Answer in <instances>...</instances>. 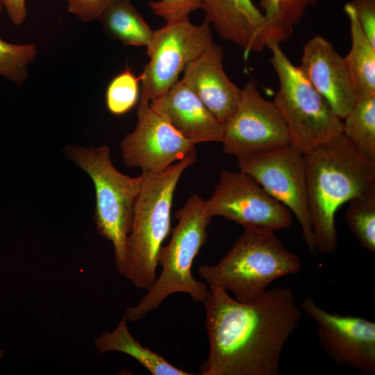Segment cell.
Masks as SVG:
<instances>
[{"label": "cell", "mask_w": 375, "mask_h": 375, "mask_svg": "<svg viewBox=\"0 0 375 375\" xmlns=\"http://www.w3.org/2000/svg\"><path fill=\"white\" fill-rule=\"evenodd\" d=\"M196 159L194 151L162 172H142L124 274L137 288L148 290L157 278L159 253L171 231L174 192L182 174Z\"/></svg>", "instance_id": "cell-3"}, {"label": "cell", "mask_w": 375, "mask_h": 375, "mask_svg": "<svg viewBox=\"0 0 375 375\" xmlns=\"http://www.w3.org/2000/svg\"><path fill=\"white\" fill-rule=\"evenodd\" d=\"M124 314L116 328L102 333L94 341L99 353L119 351L127 354L152 375H192L171 364L161 355L148 347H143L130 333Z\"/></svg>", "instance_id": "cell-19"}, {"label": "cell", "mask_w": 375, "mask_h": 375, "mask_svg": "<svg viewBox=\"0 0 375 375\" xmlns=\"http://www.w3.org/2000/svg\"><path fill=\"white\" fill-rule=\"evenodd\" d=\"M206 20L221 38L244 51V58L273 42L282 40L251 0H200Z\"/></svg>", "instance_id": "cell-14"}, {"label": "cell", "mask_w": 375, "mask_h": 375, "mask_svg": "<svg viewBox=\"0 0 375 375\" xmlns=\"http://www.w3.org/2000/svg\"><path fill=\"white\" fill-rule=\"evenodd\" d=\"M203 302L209 353L201 375H278L283 347L303 310L288 287L268 289L259 299L242 302L209 286Z\"/></svg>", "instance_id": "cell-1"}, {"label": "cell", "mask_w": 375, "mask_h": 375, "mask_svg": "<svg viewBox=\"0 0 375 375\" xmlns=\"http://www.w3.org/2000/svg\"><path fill=\"white\" fill-rule=\"evenodd\" d=\"M344 119L342 134L362 155L375 162V95L357 99Z\"/></svg>", "instance_id": "cell-21"}, {"label": "cell", "mask_w": 375, "mask_h": 375, "mask_svg": "<svg viewBox=\"0 0 375 375\" xmlns=\"http://www.w3.org/2000/svg\"><path fill=\"white\" fill-rule=\"evenodd\" d=\"M349 3L367 38L375 46V0H351Z\"/></svg>", "instance_id": "cell-28"}, {"label": "cell", "mask_w": 375, "mask_h": 375, "mask_svg": "<svg viewBox=\"0 0 375 375\" xmlns=\"http://www.w3.org/2000/svg\"><path fill=\"white\" fill-rule=\"evenodd\" d=\"M237 158L240 171L251 175L294 215L306 244L311 253H317L308 205L303 154L289 144Z\"/></svg>", "instance_id": "cell-9"}, {"label": "cell", "mask_w": 375, "mask_h": 375, "mask_svg": "<svg viewBox=\"0 0 375 375\" xmlns=\"http://www.w3.org/2000/svg\"><path fill=\"white\" fill-rule=\"evenodd\" d=\"M310 220L317 253L338 246L335 215L353 197L375 187V162L342 134L303 154Z\"/></svg>", "instance_id": "cell-2"}, {"label": "cell", "mask_w": 375, "mask_h": 375, "mask_svg": "<svg viewBox=\"0 0 375 375\" xmlns=\"http://www.w3.org/2000/svg\"><path fill=\"white\" fill-rule=\"evenodd\" d=\"M344 10L349 21L351 45L343 58L357 99L375 95V46L365 33L353 6L348 3Z\"/></svg>", "instance_id": "cell-18"}, {"label": "cell", "mask_w": 375, "mask_h": 375, "mask_svg": "<svg viewBox=\"0 0 375 375\" xmlns=\"http://www.w3.org/2000/svg\"><path fill=\"white\" fill-rule=\"evenodd\" d=\"M137 124L119 147L124 163L144 172H160L195 151V144L180 134L149 102L140 99Z\"/></svg>", "instance_id": "cell-13"}, {"label": "cell", "mask_w": 375, "mask_h": 375, "mask_svg": "<svg viewBox=\"0 0 375 375\" xmlns=\"http://www.w3.org/2000/svg\"><path fill=\"white\" fill-rule=\"evenodd\" d=\"M212 43L207 20L195 25L186 18L154 31L147 46L149 61L140 74V99L150 102L167 92L186 66Z\"/></svg>", "instance_id": "cell-8"}, {"label": "cell", "mask_w": 375, "mask_h": 375, "mask_svg": "<svg viewBox=\"0 0 375 375\" xmlns=\"http://www.w3.org/2000/svg\"><path fill=\"white\" fill-rule=\"evenodd\" d=\"M65 156L85 171L95 192L94 218L98 233L110 241L117 271L124 276L127 260L128 237L134 207L143 176L131 177L113 165L106 145L83 147L67 144Z\"/></svg>", "instance_id": "cell-6"}, {"label": "cell", "mask_w": 375, "mask_h": 375, "mask_svg": "<svg viewBox=\"0 0 375 375\" xmlns=\"http://www.w3.org/2000/svg\"><path fill=\"white\" fill-rule=\"evenodd\" d=\"M99 20L108 37L127 46L147 47L154 31L129 0H116Z\"/></svg>", "instance_id": "cell-20"}, {"label": "cell", "mask_w": 375, "mask_h": 375, "mask_svg": "<svg viewBox=\"0 0 375 375\" xmlns=\"http://www.w3.org/2000/svg\"><path fill=\"white\" fill-rule=\"evenodd\" d=\"M207 214L233 221L244 228L276 231L288 228L292 213L271 196L251 175L223 170L211 195L205 201Z\"/></svg>", "instance_id": "cell-10"}, {"label": "cell", "mask_w": 375, "mask_h": 375, "mask_svg": "<svg viewBox=\"0 0 375 375\" xmlns=\"http://www.w3.org/2000/svg\"><path fill=\"white\" fill-rule=\"evenodd\" d=\"M344 214L345 222L360 244L375 252V187L351 199Z\"/></svg>", "instance_id": "cell-22"}, {"label": "cell", "mask_w": 375, "mask_h": 375, "mask_svg": "<svg viewBox=\"0 0 375 375\" xmlns=\"http://www.w3.org/2000/svg\"><path fill=\"white\" fill-rule=\"evenodd\" d=\"M300 306L317 325L320 347L338 365L365 375L375 372V323L360 316L332 313L306 298Z\"/></svg>", "instance_id": "cell-12"}, {"label": "cell", "mask_w": 375, "mask_h": 375, "mask_svg": "<svg viewBox=\"0 0 375 375\" xmlns=\"http://www.w3.org/2000/svg\"><path fill=\"white\" fill-rule=\"evenodd\" d=\"M8 16L15 25L22 24L27 15L26 0H0Z\"/></svg>", "instance_id": "cell-29"}, {"label": "cell", "mask_w": 375, "mask_h": 375, "mask_svg": "<svg viewBox=\"0 0 375 375\" xmlns=\"http://www.w3.org/2000/svg\"><path fill=\"white\" fill-rule=\"evenodd\" d=\"M267 47L272 53L271 64L279 79L273 103L286 124L290 144L305 154L342 135L341 119L299 66L291 62L280 42L273 41Z\"/></svg>", "instance_id": "cell-7"}, {"label": "cell", "mask_w": 375, "mask_h": 375, "mask_svg": "<svg viewBox=\"0 0 375 375\" xmlns=\"http://www.w3.org/2000/svg\"><path fill=\"white\" fill-rule=\"evenodd\" d=\"M3 356V351L0 350V359Z\"/></svg>", "instance_id": "cell-31"}, {"label": "cell", "mask_w": 375, "mask_h": 375, "mask_svg": "<svg viewBox=\"0 0 375 375\" xmlns=\"http://www.w3.org/2000/svg\"><path fill=\"white\" fill-rule=\"evenodd\" d=\"M321 0H260L262 12L282 40L288 38L308 6Z\"/></svg>", "instance_id": "cell-23"}, {"label": "cell", "mask_w": 375, "mask_h": 375, "mask_svg": "<svg viewBox=\"0 0 375 375\" xmlns=\"http://www.w3.org/2000/svg\"><path fill=\"white\" fill-rule=\"evenodd\" d=\"M140 83V76H135L128 66L115 76L106 90L105 101L108 110L119 116L133 109L138 102Z\"/></svg>", "instance_id": "cell-24"}, {"label": "cell", "mask_w": 375, "mask_h": 375, "mask_svg": "<svg viewBox=\"0 0 375 375\" xmlns=\"http://www.w3.org/2000/svg\"><path fill=\"white\" fill-rule=\"evenodd\" d=\"M222 143L226 153L236 157L290 144L283 117L273 101L262 97L254 82L242 89L237 109L223 125Z\"/></svg>", "instance_id": "cell-11"}, {"label": "cell", "mask_w": 375, "mask_h": 375, "mask_svg": "<svg viewBox=\"0 0 375 375\" xmlns=\"http://www.w3.org/2000/svg\"><path fill=\"white\" fill-rule=\"evenodd\" d=\"M297 255L288 250L274 232L244 228L230 251L215 265L198 268L208 286L233 293L242 302L259 299L274 281L298 274Z\"/></svg>", "instance_id": "cell-4"}, {"label": "cell", "mask_w": 375, "mask_h": 375, "mask_svg": "<svg viewBox=\"0 0 375 375\" xmlns=\"http://www.w3.org/2000/svg\"><path fill=\"white\" fill-rule=\"evenodd\" d=\"M149 105L193 144L222 142V125L182 79Z\"/></svg>", "instance_id": "cell-17"}, {"label": "cell", "mask_w": 375, "mask_h": 375, "mask_svg": "<svg viewBox=\"0 0 375 375\" xmlns=\"http://www.w3.org/2000/svg\"><path fill=\"white\" fill-rule=\"evenodd\" d=\"M175 215L178 224L158 256L161 274L137 305L126 308L125 315L131 322L141 320L174 293H186L202 303L209 294L208 284L196 280L192 273L194 258L206 241L211 219L206 212L205 201L194 194Z\"/></svg>", "instance_id": "cell-5"}, {"label": "cell", "mask_w": 375, "mask_h": 375, "mask_svg": "<svg viewBox=\"0 0 375 375\" xmlns=\"http://www.w3.org/2000/svg\"><path fill=\"white\" fill-rule=\"evenodd\" d=\"M3 9V5H2V3H1V2L0 1V14H1Z\"/></svg>", "instance_id": "cell-30"}, {"label": "cell", "mask_w": 375, "mask_h": 375, "mask_svg": "<svg viewBox=\"0 0 375 375\" xmlns=\"http://www.w3.org/2000/svg\"><path fill=\"white\" fill-rule=\"evenodd\" d=\"M68 12L83 22L99 19L116 0H67Z\"/></svg>", "instance_id": "cell-27"}, {"label": "cell", "mask_w": 375, "mask_h": 375, "mask_svg": "<svg viewBox=\"0 0 375 375\" xmlns=\"http://www.w3.org/2000/svg\"><path fill=\"white\" fill-rule=\"evenodd\" d=\"M223 59L222 48L212 43L186 66L182 78L222 126L237 109L242 93L226 74Z\"/></svg>", "instance_id": "cell-16"}, {"label": "cell", "mask_w": 375, "mask_h": 375, "mask_svg": "<svg viewBox=\"0 0 375 375\" xmlns=\"http://www.w3.org/2000/svg\"><path fill=\"white\" fill-rule=\"evenodd\" d=\"M299 69L341 119L349 113L357 97L344 58L322 36L305 44Z\"/></svg>", "instance_id": "cell-15"}, {"label": "cell", "mask_w": 375, "mask_h": 375, "mask_svg": "<svg viewBox=\"0 0 375 375\" xmlns=\"http://www.w3.org/2000/svg\"><path fill=\"white\" fill-rule=\"evenodd\" d=\"M148 4L153 13L166 22L189 18L190 12L201 8L200 0H159Z\"/></svg>", "instance_id": "cell-26"}, {"label": "cell", "mask_w": 375, "mask_h": 375, "mask_svg": "<svg viewBox=\"0 0 375 375\" xmlns=\"http://www.w3.org/2000/svg\"><path fill=\"white\" fill-rule=\"evenodd\" d=\"M37 53L35 44H12L0 38V76L22 85L28 76L27 66Z\"/></svg>", "instance_id": "cell-25"}]
</instances>
